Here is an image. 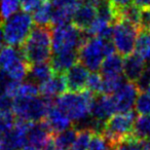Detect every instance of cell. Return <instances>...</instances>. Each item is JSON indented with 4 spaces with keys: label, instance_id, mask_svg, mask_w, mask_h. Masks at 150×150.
Returning <instances> with one entry per match:
<instances>
[{
    "label": "cell",
    "instance_id": "cell-1",
    "mask_svg": "<svg viewBox=\"0 0 150 150\" xmlns=\"http://www.w3.org/2000/svg\"><path fill=\"white\" fill-rule=\"evenodd\" d=\"M24 58L30 65L48 62L52 59V32L50 26H36L20 46Z\"/></svg>",
    "mask_w": 150,
    "mask_h": 150
},
{
    "label": "cell",
    "instance_id": "cell-2",
    "mask_svg": "<svg viewBox=\"0 0 150 150\" xmlns=\"http://www.w3.org/2000/svg\"><path fill=\"white\" fill-rule=\"evenodd\" d=\"M95 95L90 91L64 93L56 99L54 105L64 111L71 120L86 121L92 114Z\"/></svg>",
    "mask_w": 150,
    "mask_h": 150
},
{
    "label": "cell",
    "instance_id": "cell-3",
    "mask_svg": "<svg viewBox=\"0 0 150 150\" xmlns=\"http://www.w3.org/2000/svg\"><path fill=\"white\" fill-rule=\"evenodd\" d=\"M135 120V113L131 110L113 114L105 122L101 134L106 139L110 150H114L116 146L133 137Z\"/></svg>",
    "mask_w": 150,
    "mask_h": 150
},
{
    "label": "cell",
    "instance_id": "cell-4",
    "mask_svg": "<svg viewBox=\"0 0 150 150\" xmlns=\"http://www.w3.org/2000/svg\"><path fill=\"white\" fill-rule=\"evenodd\" d=\"M115 46L110 39L88 37L78 50V59L88 70L96 71L101 68L104 59L115 52Z\"/></svg>",
    "mask_w": 150,
    "mask_h": 150
},
{
    "label": "cell",
    "instance_id": "cell-5",
    "mask_svg": "<svg viewBox=\"0 0 150 150\" xmlns=\"http://www.w3.org/2000/svg\"><path fill=\"white\" fill-rule=\"evenodd\" d=\"M54 105L50 99L39 98H15L11 110L16 118L25 121H40L45 118L48 110Z\"/></svg>",
    "mask_w": 150,
    "mask_h": 150
},
{
    "label": "cell",
    "instance_id": "cell-6",
    "mask_svg": "<svg viewBox=\"0 0 150 150\" xmlns=\"http://www.w3.org/2000/svg\"><path fill=\"white\" fill-rule=\"evenodd\" d=\"M33 18L28 13L13 15L2 23L5 42L11 46H21L33 29Z\"/></svg>",
    "mask_w": 150,
    "mask_h": 150
},
{
    "label": "cell",
    "instance_id": "cell-7",
    "mask_svg": "<svg viewBox=\"0 0 150 150\" xmlns=\"http://www.w3.org/2000/svg\"><path fill=\"white\" fill-rule=\"evenodd\" d=\"M84 31L78 29L73 24H64L56 26L52 31V50L54 52L77 50L88 37Z\"/></svg>",
    "mask_w": 150,
    "mask_h": 150
},
{
    "label": "cell",
    "instance_id": "cell-8",
    "mask_svg": "<svg viewBox=\"0 0 150 150\" xmlns=\"http://www.w3.org/2000/svg\"><path fill=\"white\" fill-rule=\"evenodd\" d=\"M30 66L21 50L6 45L0 50V70L4 71L11 79L22 81L29 74Z\"/></svg>",
    "mask_w": 150,
    "mask_h": 150
},
{
    "label": "cell",
    "instance_id": "cell-9",
    "mask_svg": "<svg viewBox=\"0 0 150 150\" xmlns=\"http://www.w3.org/2000/svg\"><path fill=\"white\" fill-rule=\"evenodd\" d=\"M141 30V27H138L123 19H117L114 22L112 42L119 54L122 57H127L133 54L138 35Z\"/></svg>",
    "mask_w": 150,
    "mask_h": 150
},
{
    "label": "cell",
    "instance_id": "cell-10",
    "mask_svg": "<svg viewBox=\"0 0 150 150\" xmlns=\"http://www.w3.org/2000/svg\"><path fill=\"white\" fill-rule=\"evenodd\" d=\"M115 112H117V110L112 95H99L98 98H95L91 117L98 125L104 127L105 122Z\"/></svg>",
    "mask_w": 150,
    "mask_h": 150
},
{
    "label": "cell",
    "instance_id": "cell-11",
    "mask_svg": "<svg viewBox=\"0 0 150 150\" xmlns=\"http://www.w3.org/2000/svg\"><path fill=\"white\" fill-rule=\"evenodd\" d=\"M138 94H139V88H138L137 84L129 81L125 82L112 95L115 106H116V110L118 112L131 111L136 104Z\"/></svg>",
    "mask_w": 150,
    "mask_h": 150
},
{
    "label": "cell",
    "instance_id": "cell-12",
    "mask_svg": "<svg viewBox=\"0 0 150 150\" xmlns=\"http://www.w3.org/2000/svg\"><path fill=\"white\" fill-rule=\"evenodd\" d=\"M103 1L104 0H84L73 17V25L81 31H86L96 19L98 7Z\"/></svg>",
    "mask_w": 150,
    "mask_h": 150
},
{
    "label": "cell",
    "instance_id": "cell-13",
    "mask_svg": "<svg viewBox=\"0 0 150 150\" xmlns=\"http://www.w3.org/2000/svg\"><path fill=\"white\" fill-rule=\"evenodd\" d=\"M52 136L54 133L44 119L35 122L32 121L27 135V145H31L40 150H43L52 139Z\"/></svg>",
    "mask_w": 150,
    "mask_h": 150
},
{
    "label": "cell",
    "instance_id": "cell-14",
    "mask_svg": "<svg viewBox=\"0 0 150 150\" xmlns=\"http://www.w3.org/2000/svg\"><path fill=\"white\" fill-rule=\"evenodd\" d=\"M88 76V69L80 62H77L64 74L66 88L73 93L84 91Z\"/></svg>",
    "mask_w": 150,
    "mask_h": 150
},
{
    "label": "cell",
    "instance_id": "cell-15",
    "mask_svg": "<svg viewBox=\"0 0 150 150\" xmlns=\"http://www.w3.org/2000/svg\"><path fill=\"white\" fill-rule=\"evenodd\" d=\"M81 3V0H64L62 2L54 4L52 26L68 24L69 21L73 19Z\"/></svg>",
    "mask_w": 150,
    "mask_h": 150
},
{
    "label": "cell",
    "instance_id": "cell-16",
    "mask_svg": "<svg viewBox=\"0 0 150 150\" xmlns=\"http://www.w3.org/2000/svg\"><path fill=\"white\" fill-rule=\"evenodd\" d=\"M38 88L43 98L52 100V98L61 96L67 90L64 74H54L52 77L39 83Z\"/></svg>",
    "mask_w": 150,
    "mask_h": 150
},
{
    "label": "cell",
    "instance_id": "cell-17",
    "mask_svg": "<svg viewBox=\"0 0 150 150\" xmlns=\"http://www.w3.org/2000/svg\"><path fill=\"white\" fill-rule=\"evenodd\" d=\"M44 120L47 123L50 129L52 131L54 135L65 131V129H70V125L72 123V120L69 118L68 115L54 104L48 110Z\"/></svg>",
    "mask_w": 150,
    "mask_h": 150
},
{
    "label": "cell",
    "instance_id": "cell-18",
    "mask_svg": "<svg viewBox=\"0 0 150 150\" xmlns=\"http://www.w3.org/2000/svg\"><path fill=\"white\" fill-rule=\"evenodd\" d=\"M145 70V60H143L137 54H132L125 58V66H123V74H125V77L127 78V81L136 83L143 75Z\"/></svg>",
    "mask_w": 150,
    "mask_h": 150
},
{
    "label": "cell",
    "instance_id": "cell-19",
    "mask_svg": "<svg viewBox=\"0 0 150 150\" xmlns=\"http://www.w3.org/2000/svg\"><path fill=\"white\" fill-rule=\"evenodd\" d=\"M77 62H79L77 50L56 52L50 59V64H52L56 74H65Z\"/></svg>",
    "mask_w": 150,
    "mask_h": 150
},
{
    "label": "cell",
    "instance_id": "cell-20",
    "mask_svg": "<svg viewBox=\"0 0 150 150\" xmlns=\"http://www.w3.org/2000/svg\"><path fill=\"white\" fill-rule=\"evenodd\" d=\"M125 60L118 52L109 54L104 59L101 65V72L103 77H121L123 73Z\"/></svg>",
    "mask_w": 150,
    "mask_h": 150
},
{
    "label": "cell",
    "instance_id": "cell-21",
    "mask_svg": "<svg viewBox=\"0 0 150 150\" xmlns=\"http://www.w3.org/2000/svg\"><path fill=\"white\" fill-rule=\"evenodd\" d=\"M54 74H56V72H54L52 64L48 62H42L31 65L28 76L33 81L41 83V82L47 80L48 78L52 77Z\"/></svg>",
    "mask_w": 150,
    "mask_h": 150
},
{
    "label": "cell",
    "instance_id": "cell-22",
    "mask_svg": "<svg viewBox=\"0 0 150 150\" xmlns=\"http://www.w3.org/2000/svg\"><path fill=\"white\" fill-rule=\"evenodd\" d=\"M54 4L50 0H45L33 11V21L37 26H52Z\"/></svg>",
    "mask_w": 150,
    "mask_h": 150
},
{
    "label": "cell",
    "instance_id": "cell-23",
    "mask_svg": "<svg viewBox=\"0 0 150 150\" xmlns=\"http://www.w3.org/2000/svg\"><path fill=\"white\" fill-rule=\"evenodd\" d=\"M78 129H68L52 136L54 145L62 150H69L77 137Z\"/></svg>",
    "mask_w": 150,
    "mask_h": 150
},
{
    "label": "cell",
    "instance_id": "cell-24",
    "mask_svg": "<svg viewBox=\"0 0 150 150\" xmlns=\"http://www.w3.org/2000/svg\"><path fill=\"white\" fill-rule=\"evenodd\" d=\"M133 138L138 141L150 138V115H141L136 118L133 129Z\"/></svg>",
    "mask_w": 150,
    "mask_h": 150
},
{
    "label": "cell",
    "instance_id": "cell-25",
    "mask_svg": "<svg viewBox=\"0 0 150 150\" xmlns=\"http://www.w3.org/2000/svg\"><path fill=\"white\" fill-rule=\"evenodd\" d=\"M136 54L143 60H150V33L145 30H141L138 35L135 46Z\"/></svg>",
    "mask_w": 150,
    "mask_h": 150
},
{
    "label": "cell",
    "instance_id": "cell-26",
    "mask_svg": "<svg viewBox=\"0 0 150 150\" xmlns=\"http://www.w3.org/2000/svg\"><path fill=\"white\" fill-rule=\"evenodd\" d=\"M94 134L95 132L88 127L78 129L77 137L75 139L73 145L71 146L70 150H88Z\"/></svg>",
    "mask_w": 150,
    "mask_h": 150
},
{
    "label": "cell",
    "instance_id": "cell-27",
    "mask_svg": "<svg viewBox=\"0 0 150 150\" xmlns=\"http://www.w3.org/2000/svg\"><path fill=\"white\" fill-rule=\"evenodd\" d=\"M17 118L11 108H0V134L8 133L15 125Z\"/></svg>",
    "mask_w": 150,
    "mask_h": 150
},
{
    "label": "cell",
    "instance_id": "cell-28",
    "mask_svg": "<svg viewBox=\"0 0 150 150\" xmlns=\"http://www.w3.org/2000/svg\"><path fill=\"white\" fill-rule=\"evenodd\" d=\"M103 75L99 73H92L88 76V82H86V90L90 91L95 96H99L100 94H103Z\"/></svg>",
    "mask_w": 150,
    "mask_h": 150
},
{
    "label": "cell",
    "instance_id": "cell-29",
    "mask_svg": "<svg viewBox=\"0 0 150 150\" xmlns=\"http://www.w3.org/2000/svg\"><path fill=\"white\" fill-rule=\"evenodd\" d=\"M20 5V0H0V19L6 20L15 15Z\"/></svg>",
    "mask_w": 150,
    "mask_h": 150
},
{
    "label": "cell",
    "instance_id": "cell-30",
    "mask_svg": "<svg viewBox=\"0 0 150 150\" xmlns=\"http://www.w3.org/2000/svg\"><path fill=\"white\" fill-rule=\"evenodd\" d=\"M38 94H39L38 86L32 81H28L20 83L15 98H34L38 97Z\"/></svg>",
    "mask_w": 150,
    "mask_h": 150
},
{
    "label": "cell",
    "instance_id": "cell-31",
    "mask_svg": "<svg viewBox=\"0 0 150 150\" xmlns=\"http://www.w3.org/2000/svg\"><path fill=\"white\" fill-rule=\"evenodd\" d=\"M135 109L141 115H150V92H142L136 100Z\"/></svg>",
    "mask_w": 150,
    "mask_h": 150
},
{
    "label": "cell",
    "instance_id": "cell-32",
    "mask_svg": "<svg viewBox=\"0 0 150 150\" xmlns=\"http://www.w3.org/2000/svg\"><path fill=\"white\" fill-rule=\"evenodd\" d=\"M88 150H110V147L102 134L95 133L91 141Z\"/></svg>",
    "mask_w": 150,
    "mask_h": 150
},
{
    "label": "cell",
    "instance_id": "cell-33",
    "mask_svg": "<svg viewBox=\"0 0 150 150\" xmlns=\"http://www.w3.org/2000/svg\"><path fill=\"white\" fill-rule=\"evenodd\" d=\"M139 92H150V68H146V70L144 71L143 75H142L140 79L136 82Z\"/></svg>",
    "mask_w": 150,
    "mask_h": 150
},
{
    "label": "cell",
    "instance_id": "cell-34",
    "mask_svg": "<svg viewBox=\"0 0 150 150\" xmlns=\"http://www.w3.org/2000/svg\"><path fill=\"white\" fill-rule=\"evenodd\" d=\"M114 150H143L142 149L141 142L134 139L133 137L123 141L118 146L115 147Z\"/></svg>",
    "mask_w": 150,
    "mask_h": 150
},
{
    "label": "cell",
    "instance_id": "cell-35",
    "mask_svg": "<svg viewBox=\"0 0 150 150\" xmlns=\"http://www.w3.org/2000/svg\"><path fill=\"white\" fill-rule=\"evenodd\" d=\"M45 0H20L21 8L25 13L34 11L38 6L42 4Z\"/></svg>",
    "mask_w": 150,
    "mask_h": 150
},
{
    "label": "cell",
    "instance_id": "cell-36",
    "mask_svg": "<svg viewBox=\"0 0 150 150\" xmlns=\"http://www.w3.org/2000/svg\"><path fill=\"white\" fill-rule=\"evenodd\" d=\"M109 2H110V4L112 5L113 9H114L115 17H117V13H118L121 9L125 8V7L131 5L132 2H133V0H109Z\"/></svg>",
    "mask_w": 150,
    "mask_h": 150
},
{
    "label": "cell",
    "instance_id": "cell-37",
    "mask_svg": "<svg viewBox=\"0 0 150 150\" xmlns=\"http://www.w3.org/2000/svg\"><path fill=\"white\" fill-rule=\"evenodd\" d=\"M141 28L150 33V8L142 11V20H141Z\"/></svg>",
    "mask_w": 150,
    "mask_h": 150
},
{
    "label": "cell",
    "instance_id": "cell-38",
    "mask_svg": "<svg viewBox=\"0 0 150 150\" xmlns=\"http://www.w3.org/2000/svg\"><path fill=\"white\" fill-rule=\"evenodd\" d=\"M134 3L142 11L150 8V0H134Z\"/></svg>",
    "mask_w": 150,
    "mask_h": 150
},
{
    "label": "cell",
    "instance_id": "cell-39",
    "mask_svg": "<svg viewBox=\"0 0 150 150\" xmlns=\"http://www.w3.org/2000/svg\"><path fill=\"white\" fill-rule=\"evenodd\" d=\"M2 23H3V20L0 19V50H2L4 47V33H3V28H2Z\"/></svg>",
    "mask_w": 150,
    "mask_h": 150
},
{
    "label": "cell",
    "instance_id": "cell-40",
    "mask_svg": "<svg viewBox=\"0 0 150 150\" xmlns=\"http://www.w3.org/2000/svg\"><path fill=\"white\" fill-rule=\"evenodd\" d=\"M140 142H141L142 149L143 150H150V138L143 140V141H140Z\"/></svg>",
    "mask_w": 150,
    "mask_h": 150
},
{
    "label": "cell",
    "instance_id": "cell-41",
    "mask_svg": "<svg viewBox=\"0 0 150 150\" xmlns=\"http://www.w3.org/2000/svg\"><path fill=\"white\" fill-rule=\"evenodd\" d=\"M43 150H62V149H60L59 147H57L56 145H54V141H52V139L50 141V143L47 144V145L45 146V148H44Z\"/></svg>",
    "mask_w": 150,
    "mask_h": 150
},
{
    "label": "cell",
    "instance_id": "cell-42",
    "mask_svg": "<svg viewBox=\"0 0 150 150\" xmlns=\"http://www.w3.org/2000/svg\"><path fill=\"white\" fill-rule=\"evenodd\" d=\"M52 2V4H57V3H59V2H62V1H64V0H50Z\"/></svg>",
    "mask_w": 150,
    "mask_h": 150
},
{
    "label": "cell",
    "instance_id": "cell-43",
    "mask_svg": "<svg viewBox=\"0 0 150 150\" xmlns=\"http://www.w3.org/2000/svg\"><path fill=\"white\" fill-rule=\"evenodd\" d=\"M0 150H11V149H0ZM13 150H19V149H13Z\"/></svg>",
    "mask_w": 150,
    "mask_h": 150
},
{
    "label": "cell",
    "instance_id": "cell-44",
    "mask_svg": "<svg viewBox=\"0 0 150 150\" xmlns=\"http://www.w3.org/2000/svg\"><path fill=\"white\" fill-rule=\"evenodd\" d=\"M149 68H150V66H149Z\"/></svg>",
    "mask_w": 150,
    "mask_h": 150
}]
</instances>
